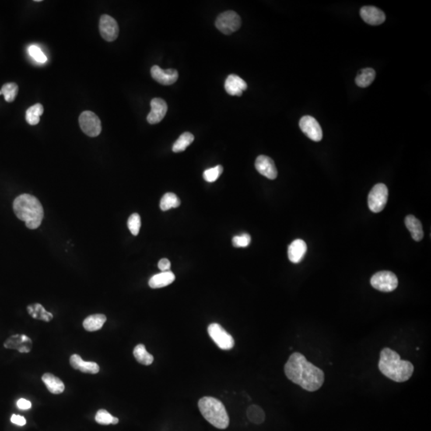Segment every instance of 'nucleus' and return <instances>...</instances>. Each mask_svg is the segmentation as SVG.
Returning <instances> with one entry per match:
<instances>
[{
    "instance_id": "obj_4",
    "label": "nucleus",
    "mask_w": 431,
    "mask_h": 431,
    "mask_svg": "<svg viewBox=\"0 0 431 431\" xmlns=\"http://www.w3.org/2000/svg\"><path fill=\"white\" fill-rule=\"evenodd\" d=\"M198 407L202 416L216 428L225 429L229 426V415L224 404L218 398L203 397L198 402Z\"/></svg>"
},
{
    "instance_id": "obj_33",
    "label": "nucleus",
    "mask_w": 431,
    "mask_h": 431,
    "mask_svg": "<svg viewBox=\"0 0 431 431\" xmlns=\"http://www.w3.org/2000/svg\"><path fill=\"white\" fill-rule=\"evenodd\" d=\"M127 225H128V228L130 229V232L134 236H138V233H139L140 229H141V217H140L139 214L133 213L132 215L130 216V218H129Z\"/></svg>"
},
{
    "instance_id": "obj_17",
    "label": "nucleus",
    "mask_w": 431,
    "mask_h": 431,
    "mask_svg": "<svg viewBox=\"0 0 431 431\" xmlns=\"http://www.w3.org/2000/svg\"><path fill=\"white\" fill-rule=\"evenodd\" d=\"M225 88L227 93L232 96H241L243 90L247 89L248 85L237 75H230L226 78Z\"/></svg>"
},
{
    "instance_id": "obj_30",
    "label": "nucleus",
    "mask_w": 431,
    "mask_h": 431,
    "mask_svg": "<svg viewBox=\"0 0 431 431\" xmlns=\"http://www.w3.org/2000/svg\"><path fill=\"white\" fill-rule=\"evenodd\" d=\"M247 416L249 421L255 424H261L265 420L264 411L257 405H252L248 408Z\"/></svg>"
},
{
    "instance_id": "obj_16",
    "label": "nucleus",
    "mask_w": 431,
    "mask_h": 431,
    "mask_svg": "<svg viewBox=\"0 0 431 431\" xmlns=\"http://www.w3.org/2000/svg\"><path fill=\"white\" fill-rule=\"evenodd\" d=\"M360 16L362 20L367 24L377 26L382 24L386 20L384 12L379 8L372 6H366L361 8Z\"/></svg>"
},
{
    "instance_id": "obj_23",
    "label": "nucleus",
    "mask_w": 431,
    "mask_h": 431,
    "mask_svg": "<svg viewBox=\"0 0 431 431\" xmlns=\"http://www.w3.org/2000/svg\"><path fill=\"white\" fill-rule=\"evenodd\" d=\"M106 316L103 314H95L88 316L83 321V327L89 332L99 331L106 322Z\"/></svg>"
},
{
    "instance_id": "obj_14",
    "label": "nucleus",
    "mask_w": 431,
    "mask_h": 431,
    "mask_svg": "<svg viewBox=\"0 0 431 431\" xmlns=\"http://www.w3.org/2000/svg\"><path fill=\"white\" fill-rule=\"evenodd\" d=\"M255 167L257 171L270 180L276 178L277 169L273 160L269 157L260 155L255 162Z\"/></svg>"
},
{
    "instance_id": "obj_36",
    "label": "nucleus",
    "mask_w": 431,
    "mask_h": 431,
    "mask_svg": "<svg viewBox=\"0 0 431 431\" xmlns=\"http://www.w3.org/2000/svg\"><path fill=\"white\" fill-rule=\"evenodd\" d=\"M113 416L110 415V413L104 409H101L98 411L97 414L95 415V420L101 425H110L112 424Z\"/></svg>"
},
{
    "instance_id": "obj_12",
    "label": "nucleus",
    "mask_w": 431,
    "mask_h": 431,
    "mask_svg": "<svg viewBox=\"0 0 431 431\" xmlns=\"http://www.w3.org/2000/svg\"><path fill=\"white\" fill-rule=\"evenodd\" d=\"M151 76L158 83L164 86H170L177 82L178 72L174 69L162 70L158 66H153L151 68Z\"/></svg>"
},
{
    "instance_id": "obj_40",
    "label": "nucleus",
    "mask_w": 431,
    "mask_h": 431,
    "mask_svg": "<svg viewBox=\"0 0 431 431\" xmlns=\"http://www.w3.org/2000/svg\"><path fill=\"white\" fill-rule=\"evenodd\" d=\"M118 422H119L118 418H116V417H113V421H112V424H113V425H116V424L118 423Z\"/></svg>"
},
{
    "instance_id": "obj_25",
    "label": "nucleus",
    "mask_w": 431,
    "mask_h": 431,
    "mask_svg": "<svg viewBox=\"0 0 431 431\" xmlns=\"http://www.w3.org/2000/svg\"><path fill=\"white\" fill-rule=\"evenodd\" d=\"M376 75V71L372 68H365V69L361 70L355 78V83L359 87H367L374 82Z\"/></svg>"
},
{
    "instance_id": "obj_9",
    "label": "nucleus",
    "mask_w": 431,
    "mask_h": 431,
    "mask_svg": "<svg viewBox=\"0 0 431 431\" xmlns=\"http://www.w3.org/2000/svg\"><path fill=\"white\" fill-rule=\"evenodd\" d=\"M79 125L84 134L95 138L101 134L102 125L99 117L94 112L84 111L79 116Z\"/></svg>"
},
{
    "instance_id": "obj_37",
    "label": "nucleus",
    "mask_w": 431,
    "mask_h": 431,
    "mask_svg": "<svg viewBox=\"0 0 431 431\" xmlns=\"http://www.w3.org/2000/svg\"><path fill=\"white\" fill-rule=\"evenodd\" d=\"M11 421L12 423L15 424L17 426H22L26 425V421L24 417L21 415H13L11 416Z\"/></svg>"
},
{
    "instance_id": "obj_28",
    "label": "nucleus",
    "mask_w": 431,
    "mask_h": 431,
    "mask_svg": "<svg viewBox=\"0 0 431 431\" xmlns=\"http://www.w3.org/2000/svg\"><path fill=\"white\" fill-rule=\"evenodd\" d=\"M194 141V136L190 132H186L179 137L178 139L175 141L173 145V151L174 152H183L190 146Z\"/></svg>"
},
{
    "instance_id": "obj_13",
    "label": "nucleus",
    "mask_w": 431,
    "mask_h": 431,
    "mask_svg": "<svg viewBox=\"0 0 431 431\" xmlns=\"http://www.w3.org/2000/svg\"><path fill=\"white\" fill-rule=\"evenodd\" d=\"M150 106L151 111L147 116V121L151 125L160 122L167 113V103L163 99L155 98L151 100Z\"/></svg>"
},
{
    "instance_id": "obj_29",
    "label": "nucleus",
    "mask_w": 431,
    "mask_h": 431,
    "mask_svg": "<svg viewBox=\"0 0 431 431\" xmlns=\"http://www.w3.org/2000/svg\"><path fill=\"white\" fill-rule=\"evenodd\" d=\"M180 201L176 194L167 193L162 197L160 202V208L162 211H167L173 208L180 206Z\"/></svg>"
},
{
    "instance_id": "obj_7",
    "label": "nucleus",
    "mask_w": 431,
    "mask_h": 431,
    "mask_svg": "<svg viewBox=\"0 0 431 431\" xmlns=\"http://www.w3.org/2000/svg\"><path fill=\"white\" fill-rule=\"evenodd\" d=\"M388 200V189L384 184H377L374 186L368 196V206L373 212H380L383 210Z\"/></svg>"
},
{
    "instance_id": "obj_21",
    "label": "nucleus",
    "mask_w": 431,
    "mask_h": 431,
    "mask_svg": "<svg viewBox=\"0 0 431 431\" xmlns=\"http://www.w3.org/2000/svg\"><path fill=\"white\" fill-rule=\"evenodd\" d=\"M175 281V275L172 271H162L161 273L152 275L149 281L151 288H161L171 285Z\"/></svg>"
},
{
    "instance_id": "obj_39",
    "label": "nucleus",
    "mask_w": 431,
    "mask_h": 431,
    "mask_svg": "<svg viewBox=\"0 0 431 431\" xmlns=\"http://www.w3.org/2000/svg\"><path fill=\"white\" fill-rule=\"evenodd\" d=\"M17 407H19L20 410H29L32 407V403L25 398H20L17 402Z\"/></svg>"
},
{
    "instance_id": "obj_8",
    "label": "nucleus",
    "mask_w": 431,
    "mask_h": 431,
    "mask_svg": "<svg viewBox=\"0 0 431 431\" xmlns=\"http://www.w3.org/2000/svg\"><path fill=\"white\" fill-rule=\"evenodd\" d=\"M208 333L220 349L228 351L234 347L235 341L232 335L227 332L225 328L218 323L209 324L208 327Z\"/></svg>"
},
{
    "instance_id": "obj_24",
    "label": "nucleus",
    "mask_w": 431,
    "mask_h": 431,
    "mask_svg": "<svg viewBox=\"0 0 431 431\" xmlns=\"http://www.w3.org/2000/svg\"><path fill=\"white\" fill-rule=\"evenodd\" d=\"M28 314L32 318L36 320H43L44 322H50L54 318L52 313H49L43 307V305L39 303H34L27 307Z\"/></svg>"
},
{
    "instance_id": "obj_20",
    "label": "nucleus",
    "mask_w": 431,
    "mask_h": 431,
    "mask_svg": "<svg viewBox=\"0 0 431 431\" xmlns=\"http://www.w3.org/2000/svg\"><path fill=\"white\" fill-rule=\"evenodd\" d=\"M44 384L50 393L54 394H59L65 390V385L59 378L54 376L52 374L46 373L42 377Z\"/></svg>"
},
{
    "instance_id": "obj_5",
    "label": "nucleus",
    "mask_w": 431,
    "mask_h": 431,
    "mask_svg": "<svg viewBox=\"0 0 431 431\" xmlns=\"http://www.w3.org/2000/svg\"><path fill=\"white\" fill-rule=\"evenodd\" d=\"M371 285L380 292H393L398 287V278L392 271H379L372 277Z\"/></svg>"
},
{
    "instance_id": "obj_18",
    "label": "nucleus",
    "mask_w": 431,
    "mask_h": 431,
    "mask_svg": "<svg viewBox=\"0 0 431 431\" xmlns=\"http://www.w3.org/2000/svg\"><path fill=\"white\" fill-rule=\"evenodd\" d=\"M70 363L75 370L80 371L81 372L86 374H98L100 370L98 363L95 362H86L82 359L80 355H72L70 359Z\"/></svg>"
},
{
    "instance_id": "obj_38",
    "label": "nucleus",
    "mask_w": 431,
    "mask_h": 431,
    "mask_svg": "<svg viewBox=\"0 0 431 431\" xmlns=\"http://www.w3.org/2000/svg\"><path fill=\"white\" fill-rule=\"evenodd\" d=\"M171 267V263L168 259L163 258L158 262V268L162 271H168L170 269Z\"/></svg>"
},
{
    "instance_id": "obj_1",
    "label": "nucleus",
    "mask_w": 431,
    "mask_h": 431,
    "mask_svg": "<svg viewBox=\"0 0 431 431\" xmlns=\"http://www.w3.org/2000/svg\"><path fill=\"white\" fill-rule=\"evenodd\" d=\"M285 372L290 381L310 392L318 390L325 380L323 371L309 362L304 355L299 352H294L289 357Z\"/></svg>"
},
{
    "instance_id": "obj_27",
    "label": "nucleus",
    "mask_w": 431,
    "mask_h": 431,
    "mask_svg": "<svg viewBox=\"0 0 431 431\" xmlns=\"http://www.w3.org/2000/svg\"><path fill=\"white\" fill-rule=\"evenodd\" d=\"M43 106L40 103L30 106L26 112V120L30 126H36L40 121V117L43 115Z\"/></svg>"
},
{
    "instance_id": "obj_10",
    "label": "nucleus",
    "mask_w": 431,
    "mask_h": 431,
    "mask_svg": "<svg viewBox=\"0 0 431 431\" xmlns=\"http://www.w3.org/2000/svg\"><path fill=\"white\" fill-rule=\"evenodd\" d=\"M299 128L303 134L314 141H320L323 138L321 127L315 117L312 116H303L299 120Z\"/></svg>"
},
{
    "instance_id": "obj_19",
    "label": "nucleus",
    "mask_w": 431,
    "mask_h": 431,
    "mask_svg": "<svg viewBox=\"0 0 431 431\" xmlns=\"http://www.w3.org/2000/svg\"><path fill=\"white\" fill-rule=\"evenodd\" d=\"M307 244L304 240L297 239L291 243L288 249V258L291 262L297 264L303 260V257L307 253Z\"/></svg>"
},
{
    "instance_id": "obj_22",
    "label": "nucleus",
    "mask_w": 431,
    "mask_h": 431,
    "mask_svg": "<svg viewBox=\"0 0 431 431\" xmlns=\"http://www.w3.org/2000/svg\"><path fill=\"white\" fill-rule=\"evenodd\" d=\"M405 225L407 229L411 232V236L415 241H420L423 238L424 232L420 221L417 219L415 216L408 215L405 218Z\"/></svg>"
},
{
    "instance_id": "obj_3",
    "label": "nucleus",
    "mask_w": 431,
    "mask_h": 431,
    "mask_svg": "<svg viewBox=\"0 0 431 431\" xmlns=\"http://www.w3.org/2000/svg\"><path fill=\"white\" fill-rule=\"evenodd\" d=\"M13 209L17 218L24 221L28 229H36L41 225L44 212L36 197L30 194L19 196L14 201Z\"/></svg>"
},
{
    "instance_id": "obj_6",
    "label": "nucleus",
    "mask_w": 431,
    "mask_h": 431,
    "mask_svg": "<svg viewBox=\"0 0 431 431\" xmlns=\"http://www.w3.org/2000/svg\"><path fill=\"white\" fill-rule=\"evenodd\" d=\"M215 25L220 32L225 35H231L240 29L241 19L235 11H225L218 17Z\"/></svg>"
},
{
    "instance_id": "obj_41",
    "label": "nucleus",
    "mask_w": 431,
    "mask_h": 431,
    "mask_svg": "<svg viewBox=\"0 0 431 431\" xmlns=\"http://www.w3.org/2000/svg\"><path fill=\"white\" fill-rule=\"evenodd\" d=\"M2 95V92H1V89H0V95Z\"/></svg>"
},
{
    "instance_id": "obj_32",
    "label": "nucleus",
    "mask_w": 431,
    "mask_h": 431,
    "mask_svg": "<svg viewBox=\"0 0 431 431\" xmlns=\"http://www.w3.org/2000/svg\"><path fill=\"white\" fill-rule=\"evenodd\" d=\"M223 173V166H217L208 169L203 173V177L207 182L212 183L219 178L221 173Z\"/></svg>"
},
{
    "instance_id": "obj_35",
    "label": "nucleus",
    "mask_w": 431,
    "mask_h": 431,
    "mask_svg": "<svg viewBox=\"0 0 431 431\" xmlns=\"http://www.w3.org/2000/svg\"><path fill=\"white\" fill-rule=\"evenodd\" d=\"M251 243V236L248 233L232 238V245L236 248H246Z\"/></svg>"
},
{
    "instance_id": "obj_26",
    "label": "nucleus",
    "mask_w": 431,
    "mask_h": 431,
    "mask_svg": "<svg viewBox=\"0 0 431 431\" xmlns=\"http://www.w3.org/2000/svg\"><path fill=\"white\" fill-rule=\"evenodd\" d=\"M134 355L136 360L145 366H149L153 362V356L146 351L143 344L136 346L134 349Z\"/></svg>"
},
{
    "instance_id": "obj_2",
    "label": "nucleus",
    "mask_w": 431,
    "mask_h": 431,
    "mask_svg": "<svg viewBox=\"0 0 431 431\" xmlns=\"http://www.w3.org/2000/svg\"><path fill=\"white\" fill-rule=\"evenodd\" d=\"M379 369L383 376L393 381L404 383L411 379L415 368L409 361L402 360L396 351L386 348L380 353Z\"/></svg>"
},
{
    "instance_id": "obj_34",
    "label": "nucleus",
    "mask_w": 431,
    "mask_h": 431,
    "mask_svg": "<svg viewBox=\"0 0 431 431\" xmlns=\"http://www.w3.org/2000/svg\"><path fill=\"white\" fill-rule=\"evenodd\" d=\"M28 53L39 64H45L47 61V56L45 55L43 50L36 45H32L28 48Z\"/></svg>"
},
{
    "instance_id": "obj_31",
    "label": "nucleus",
    "mask_w": 431,
    "mask_h": 431,
    "mask_svg": "<svg viewBox=\"0 0 431 431\" xmlns=\"http://www.w3.org/2000/svg\"><path fill=\"white\" fill-rule=\"evenodd\" d=\"M2 95L4 96L6 102L8 103H12L15 101L18 92H19V86L15 82H8V83L4 84L1 89Z\"/></svg>"
},
{
    "instance_id": "obj_11",
    "label": "nucleus",
    "mask_w": 431,
    "mask_h": 431,
    "mask_svg": "<svg viewBox=\"0 0 431 431\" xmlns=\"http://www.w3.org/2000/svg\"><path fill=\"white\" fill-rule=\"evenodd\" d=\"M99 30L101 36L106 41L113 42L116 40L118 36V24L113 17L103 15L101 17L99 22Z\"/></svg>"
},
{
    "instance_id": "obj_15",
    "label": "nucleus",
    "mask_w": 431,
    "mask_h": 431,
    "mask_svg": "<svg viewBox=\"0 0 431 431\" xmlns=\"http://www.w3.org/2000/svg\"><path fill=\"white\" fill-rule=\"evenodd\" d=\"M8 349H15L20 353H28L32 348V341L26 334H15L8 338L4 343Z\"/></svg>"
}]
</instances>
